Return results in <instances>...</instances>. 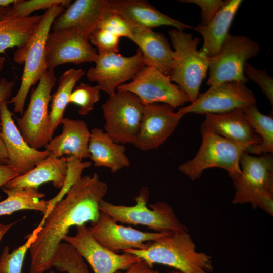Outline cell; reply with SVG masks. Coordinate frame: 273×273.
Here are the masks:
<instances>
[{
	"label": "cell",
	"instance_id": "cell-1",
	"mask_svg": "<svg viewBox=\"0 0 273 273\" xmlns=\"http://www.w3.org/2000/svg\"><path fill=\"white\" fill-rule=\"evenodd\" d=\"M108 190L96 173L81 176L52 209L29 248V273H44L53 267L58 248L71 227L97 222L99 205Z\"/></svg>",
	"mask_w": 273,
	"mask_h": 273
},
{
	"label": "cell",
	"instance_id": "cell-28",
	"mask_svg": "<svg viewBox=\"0 0 273 273\" xmlns=\"http://www.w3.org/2000/svg\"><path fill=\"white\" fill-rule=\"evenodd\" d=\"M7 198L0 202V216L10 215L23 210L39 211L44 215L48 209V201L41 199L46 195L32 188L7 189L1 187Z\"/></svg>",
	"mask_w": 273,
	"mask_h": 273
},
{
	"label": "cell",
	"instance_id": "cell-44",
	"mask_svg": "<svg viewBox=\"0 0 273 273\" xmlns=\"http://www.w3.org/2000/svg\"><path fill=\"white\" fill-rule=\"evenodd\" d=\"M17 222V221H14L8 224L0 223V242L4 235Z\"/></svg>",
	"mask_w": 273,
	"mask_h": 273
},
{
	"label": "cell",
	"instance_id": "cell-25",
	"mask_svg": "<svg viewBox=\"0 0 273 273\" xmlns=\"http://www.w3.org/2000/svg\"><path fill=\"white\" fill-rule=\"evenodd\" d=\"M88 149L89 158L96 167L107 168L115 173L130 164L124 145L114 142L101 128L91 130Z\"/></svg>",
	"mask_w": 273,
	"mask_h": 273
},
{
	"label": "cell",
	"instance_id": "cell-48",
	"mask_svg": "<svg viewBox=\"0 0 273 273\" xmlns=\"http://www.w3.org/2000/svg\"><path fill=\"white\" fill-rule=\"evenodd\" d=\"M167 273H184V272L178 270L174 269L173 270H171Z\"/></svg>",
	"mask_w": 273,
	"mask_h": 273
},
{
	"label": "cell",
	"instance_id": "cell-31",
	"mask_svg": "<svg viewBox=\"0 0 273 273\" xmlns=\"http://www.w3.org/2000/svg\"><path fill=\"white\" fill-rule=\"evenodd\" d=\"M53 266L67 273H90L84 259L69 243L62 242L57 250ZM48 273H57L50 271Z\"/></svg>",
	"mask_w": 273,
	"mask_h": 273
},
{
	"label": "cell",
	"instance_id": "cell-34",
	"mask_svg": "<svg viewBox=\"0 0 273 273\" xmlns=\"http://www.w3.org/2000/svg\"><path fill=\"white\" fill-rule=\"evenodd\" d=\"M101 90L98 85L92 86L82 82L73 89L69 96L68 103L79 107L80 115H86L93 110L95 104L99 101Z\"/></svg>",
	"mask_w": 273,
	"mask_h": 273
},
{
	"label": "cell",
	"instance_id": "cell-43",
	"mask_svg": "<svg viewBox=\"0 0 273 273\" xmlns=\"http://www.w3.org/2000/svg\"><path fill=\"white\" fill-rule=\"evenodd\" d=\"M8 160L6 150L1 135L0 130V164H7Z\"/></svg>",
	"mask_w": 273,
	"mask_h": 273
},
{
	"label": "cell",
	"instance_id": "cell-7",
	"mask_svg": "<svg viewBox=\"0 0 273 273\" xmlns=\"http://www.w3.org/2000/svg\"><path fill=\"white\" fill-rule=\"evenodd\" d=\"M174 49V61L169 76L188 96L191 103L197 99L200 85L209 68L210 58L197 49L200 40L176 29L169 32Z\"/></svg>",
	"mask_w": 273,
	"mask_h": 273
},
{
	"label": "cell",
	"instance_id": "cell-13",
	"mask_svg": "<svg viewBox=\"0 0 273 273\" xmlns=\"http://www.w3.org/2000/svg\"><path fill=\"white\" fill-rule=\"evenodd\" d=\"M95 63L87 72V78L97 82L101 90L109 96L114 94L120 85L132 79L146 66L139 49L130 57L115 52L98 53Z\"/></svg>",
	"mask_w": 273,
	"mask_h": 273
},
{
	"label": "cell",
	"instance_id": "cell-4",
	"mask_svg": "<svg viewBox=\"0 0 273 273\" xmlns=\"http://www.w3.org/2000/svg\"><path fill=\"white\" fill-rule=\"evenodd\" d=\"M202 143L195 156L178 167L191 180L200 177L207 169L217 167L226 170L233 180L241 174L240 161L247 146L230 141L211 130L203 122L201 125Z\"/></svg>",
	"mask_w": 273,
	"mask_h": 273
},
{
	"label": "cell",
	"instance_id": "cell-46",
	"mask_svg": "<svg viewBox=\"0 0 273 273\" xmlns=\"http://www.w3.org/2000/svg\"><path fill=\"white\" fill-rule=\"evenodd\" d=\"M8 8L0 7V21L8 16L9 14Z\"/></svg>",
	"mask_w": 273,
	"mask_h": 273
},
{
	"label": "cell",
	"instance_id": "cell-22",
	"mask_svg": "<svg viewBox=\"0 0 273 273\" xmlns=\"http://www.w3.org/2000/svg\"><path fill=\"white\" fill-rule=\"evenodd\" d=\"M205 115L204 122L207 126L230 141L247 146L248 148L261 143V139L251 127L241 108L222 113Z\"/></svg>",
	"mask_w": 273,
	"mask_h": 273
},
{
	"label": "cell",
	"instance_id": "cell-17",
	"mask_svg": "<svg viewBox=\"0 0 273 273\" xmlns=\"http://www.w3.org/2000/svg\"><path fill=\"white\" fill-rule=\"evenodd\" d=\"M183 116L166 104L144 106L139 132L133 144L143 151L158 148L173 133Z\"/></svg>",
	"mask_w": 273,
	"mask_h": 273
},
{
	"label": "cell",
	"instance_id": "cell-18",
	"mask_svg": "<svg viewBox=\"0 0 273 273\" xmlns=\"http://www.w3.org/2000/svg\"><path fill=\"white\" fill-rule=\"evenodd\" d=\"M8 104L7 100L0 105L1 135L7 154V165L22 175L46 159L49 154L46 150L33 148L26 142L14 121Z\"/></svg>",
	"mask_w": 273,
	"mask_h": 273
},
{
	"label": "cell",
	"instance_id": "cell-11",
	"mask_svg": "<svg viewBox=\"0 0 273 273\" xmlns=\"http://www.w3.org/2000/svg\"><path fill=\"white\" fill-rule=\"evenodd\" d=\"M167 75L152 66H146L128 83L120 85L117 90L135 95L144 106L164 103L175 108L190 102L188 96Z\"/></svg>",
	"mask_w": 273,
	"mask_h": 273
},
{
	"label": "cell",
	"instance_id": "cell-41",
	"mask_svg": "<svg viewBox=\"0 0 273 273\" xmlns=\"http://www.w3.org/2000/svg\"><path fill=\"white\" fill-rule=\"evenodd\" d=\"M19 175L17 171L12 166L7 164H0V188ZM1 198L0 196V199Z\"/></svg>",
	"mask_w": 273,
	"mask_h": 273
},
{
	"label": "cell",
	"instance_id": "cell-19",
	"mask_svg": "<svg viewBox=\"0 0 273 273\" xmlns=\"http://www.w3.org/2000/svg\"><path fill=\"white\" fill-rule=\"evenodd\" d=\"M109 11L107 0H76L55 18L52 31L72 30L89 37Z\"/></svg>",
	"mask_w": 273,
	"mask_h": 273
},
{
	"label": "cell",
	"instance_id": "cell-37",
	"mask_svg": "<svg viewBox=\"0 0 273 273\" xmlns=\"http://www.w3.org/2000/svg\"><path fill=\"white\" fill-rule=\"evenodd\" d=\"M243 72L248 79L257 84L272 105L273 79L266 71L257 69L246 62L244 66Z\"/></svg>",
	"mask_w": 273,
	"mask_h": 273
},
{
	"label": "cell",
	"instance_id": "cell-20",
	"mask_svg": "<svg viewBox=\"0 0 273 273\" xmlns=\"http://www.w3.org/2000/svg\"><path fill=\"white\" fill-rule=\"evenodd\" d=\"M107 5L110 12L121 17L133 28L152 29L165 25L179 31L193 28L161 13L146 1L107 0Z\"/></svg>",
	"mask_w": 273,
	"mask_h": 273
},
{
	"label": "cell",
	"instance_id": "cell-14",
	"mask_svg": "<svg viewBox=\"0 0 273 273\" xmlns=\"http://www.w3.org/2000/svg\"><path fill=\"white\" fill-rule=\"evenodd\" d=\"M63 241L77 251L89 263L94 273H115L125 270L142 259L129 253L118 254L103 247L91 236L86 224L76 226L75 235H67Z\"/></svg>",
	"mask_w": 273,
	"mask_h": 273
},
{
	"label": "cell",
	"instance_id": "cell-47",
	"mask_svg": "<svg viewBox=\"0 0 273 273\" xmlns=\"http://www.w3.org/2000/svg\"><path fill=\"white\" fill-rule=\"evenodd\" d=\"M5 61V58L4 57L0 56V71L3 69L4 67Z\"/></svg>",
	"mask_w": 273,
	"mask_h": 273
},
{
	"label": "cell",
	"instance_id": "cell-35",
	"mask_svg": "<svg viewBox=\"0 0 273 273\" xmlns=\"http://www.w3.org/2000/svg\"><path fill=\"white\" fill-rule=\"evenodd\" d=\"M71 3L70 0H15L12 6L8 8V11L11 16L24 18L37 10H47L57 6L66 8Z\"/></svg>",
	"mask_w": 273,
	"mask_h": 273
},
{
	"label": "cell",
	"instance_id": "cell-45",
	"mask_svg": "<svg viewBox=\"0 0 273 273\" xmlns=\"http://www.w3.org/2000/svg\"><path fill=\"white\" fill-rule=\"evenodd\" d=\"M15 0H0V7L4 8H9L11 5H13Z\"/></svg>",
	"mask_w": 273,
	"mask_h": 273
},
{
	"label": "cell",
	"instance_id": "cell-33",
	"mask_svg": "<svg viewBox=\"0 0 273 273\" xmlns=\"http://www.w3.org/2000/svg\"><path fill=\"white\" fill-rule=\"evenodd\" d=\"M66 158L68 163V172L64 185L54 197L47 200L48 209L38 225L39 226H42L45 219L54 205L64 197L70 187L81 177L83 170L92 166V162L89 161L83 162L72 157Z\"/></svg>",
	"mask_w": 273,
	"mask_h": 273
},
{
	"label": "cell",
	"instance_id": "cell-10",
	"mask_svg": "<svg viewBox=\"0 0 273 273\" xmlns=\"http://www.w3.org/2000/svg\"><path fill=\"white\" fill-rule=\"evenodd\" d=\"M260 51L259 43L243 35L229 34L219 53L210 58L208 85L227 81H241L248 79L243 72L247 60Z\"/></svg>",
	"mask_w": 273,
	"mask_h": 273
},
{
	"label": "cell",
	"instance_id": "cell-8",
	"mask_svg": "<svg viewBox=\"0 0 273 273\" xmlns=\"http://www.w3.org/2000/svg\"><path fill=\"white\" fill-rule=\"evenodd\" d=\"M54 72L47 71L32 88L27 108L20 118H16L17 126L26 142L39 150L52 140L54 133L49 118L48 106L55 86Z\"/></svg>",
	"mask_w": 273,
	"mask_h": 273
},
{
	"label": "cell",
	"instance_id": "cell-6",
	"mask_svg": "<svg viewBox=\"0 0 273 273\" xmlns=\"http://www.w3.org/2000/svg\"><path fill=\"white\" fill-rule=\"evenodd\" d=\"M135 199L136 203L132 206L115 205L103 199L99 210L116 222L147 226L154 232L175 233L188 231L173 208L166 202L151 204L149 205L150 209L147 207L149 190L147 187L142 188Z\"/></svg>",
	"mask_w": 273,
	"mask_h": 273
},
{
	"label": "cell",
	"instance_id": "cell-27",
	"mask_svg": "<svg viewBox=\"0 0 273 273\" xmlns=\"http://www.w3.org/2000/svg\"><path fill=\"white\" fill-rule=\"evenodd\" d=\"M43 14L24 18L11 16L0 21V53L14 47L24 46L32 36Z\"/></svg>",
	"mask_w": 273,
	"mask_h": 273
},
{
	"label": "cell",
	"instance_id": "cell-39",
	"mask_svg": "<svg viewBox=\"0 0 273 273\" xmlns=\"http://www.w3.org/2000/svg\"><path fill=\"white\" fill-rule=\"evenodd\" d=\"M181 3L194 4L201 8V21L199 25H207L215 16L224 3L221 0H181Z\"/></svg>",
	"mask_w": 273,
	"mask_h": 273
},
{
	"label": "cell",
	"instance_id": "cell-12",
	"mask_svg": "<svg viewBox=\"0 0 273 273\" xmlns=\"http://www.w3.org/2000/svg\"><path fill=\"white\" fill-rule=\"evenodd\" d=\"M252 91L241 81H227L213 84L206 92L199 94L190 104L180 107L183 116L190 113H222L256 103Z\"/></svg>",
	"mask_w": 273,
	"mask_h": 273
},
{
	"label": "cell",
	"instance_id": "cell-29",
	"mask_svg": "<svg viewBox=\"0 0 273 273\" xmlns=\"http://www.w3.org/2000/svg\"><path fill=\"white\" fill-rule=\"evenodd\" d=\"M82 69H69L61 75L59 84L55 93L52 95L49 118L51 125L54 131L64 118V112L76 83L85 74Z\"/></svg>",
	"mask_w": 273,
	"mask_h": 273
},
{
	"label": "cell",
	"instance_id": "cell-32",
	"mask_svg": "<svg viewBox=\"0 0 273 273\" xmlns=\"http://www.w3.org/2000/svg\"><path fill=\"white\" fill-rule=\"evenodd\" d=\"M41 227L37 226L26 236L27 240L19 247L9 252V247L5 246L0 256V273H23L22 267L25 255L36 239Z\"/></svg>",
	"mask_w": 273,
	"mask_h": 273
},
{
	"label": "cell",
	"instance_id": "cell-16",
	"mask_svg": "<svg viewBox=\"0 0 273 273\" xmlns=\"http://www.w3.org/2000/svg\"><path fill=\"white\" fill-rule=\"evenodd\" d=\"M88 38L72 30L50 32L46 42L48 71L54 72L57 66L67 63H95L98 52Z\"/></svg>",
	"mask_w": 273,
	"mask_h": 273
},
{
	"label": "cell",
	"instance_id": "cell-23",
	"mask_svg": "<svg viewBox=\"0 0 273 273\" xmlns=\"http://www.w3.org/2000/svg\"><path fill=\"white\" fill-rule=\"evenodd\" d=\"M128 39L139 47L146 66L153 67L164 74L169 75L174 52L164 35L152 29L133 28Z\"/></svg>",
	"mask_w": 273,
	"mask_h": 273
},
{
	"label": "cell",
	"instance_id": "cell-30",
	"mask_svg": "<svg viewBox=\"0 0 273 273\" xmlns=\"http://www.w3.org/2000/svg\"><path fill=\"white\" fill-rule=\"evenodd\" d=\"M244 113L255 133L261 139L259 145L249 147L245 152L261 155L273 152V118L262 114L256 103L242 108Z\"/></svg>",
	"mask_w": 273,
	"mask_h": 273
},
{
	"label": "cell",
	"instance_id": "cell-36",
	"mask_svg": "<svg viewBox=\"0 0 273 273\" xmlns=\"http://www.w3.org/2000/svg\"><path fill=\"white\" fill-rule=\"evenodd\" d=\"M96 29L108 31L120 38L126 37L129 38L132 34L133 28L121 17L109 11L102 18Z\"/></svg>",
	"mask_w": 273,
	"mask_h": 273
},
{
	"label": "cell",
	"instance_id": "cell-40",
	"mask_svg": "<svg viewBox=\"0 0 273 273\" xmlns=\"http://www.w3.org/2000/svg\"><path fill=\"white\" fill-rule=\"evenodd\" d=\"M115 273H159L153 269L146 261L141 259L125 270H118Z\"/></svg>",
	"mask_w": 273,
	"mask_h": 273
},
{
	"label": "cell",
	"instance_id": "cell-9",
	"mask_svg": "<svg viewBox=\"0 0 273 273\" xmlns=\"http://www.w3.org/2000/svg\"><path fill=\"white\" fill-rule=\"evenodd\" d=\"M104 130L116 143H133L139 132L144 105L134 94L117 90L102 106Z\"/></svg>",
	"mask_w": 273,
	"mask_h": 273
},
{
	"label": "cell",
	"instance_id": "cell-15",
	"mask_svg": "<svg viewBox=\"0 0 273 273\" xmlns=\"http://www.w3.org/2000/svg\"><path fill=\"white\" fill-rule=\"evenodd\" d=\"M88 229L97 242L115 253L129 249H145L148 242L171 234L142 232L130 226L119 225L108 215L102 212L98 220L91 223Z\"/></svg>",
	"mask_w": 273,
	"mask_h": 273
},
{
	"label": "cell",
	"instance_id": "cell-21",
	"mask_svg": "<svg viewBox=\"0 0 273 273\" xmlns=\"http://www.w3.org/2000/svg\"><path fill=\"white\" fill-rule=\"evenodd\" d=\"M61 134L53 138L44 148L48 157L59 158L68 155L82 161L89 158L90 131L82 120L63 118Z\"/></svg>",
	"mask_w": 273,
	"mask_h": 273
},
{
	"label": "cell",
	"instance_id": "cell-26",
	"mask_svg": "<svg viewBox=\"0 0 273 273\" xmlns=\"http://www.w3.org/2000/svg\"><path fill=\"white\" fill-rule=\"evenodd\" d=\"M67 172L68 163L65 157L59 158L48 157L27 173L19 175L3 187L7 189H38L41 185L52 182L54 187L61 190L64 185Z\"/></svg>",
	"mask_w": 273,
	"mask_h": 273
},
{
	"label": "cell",
	"instance_id": "cell-2",
	"mask_svg": "<svg viewBox=\"0 0 273 273\" xmlns=\"http://www.w3.org/2000/svg\"><path fill=\"white\" fill-rule=\"evenodd\" d=\"M122 252L136 255L151 266L155 263L174 268L184 273H212V257L197 252L187 232L171 233L148 242L143 249H129Z\"/></svg>",
	"mask_w": 273,
	"mask_h": 273
},
{
	"label": "cell",
	"instance_id": "cell-5",
	"mask_svg": "<svg viewBox=\"0 0 273 273\" xmlns=\"http://www.w3.org/2000/svg\"><path fill=\"white\" fill-rule=\"evenodd\" d=\"M241 175L233 181L234 204L250 203L270 215L273 213L272 153L254 156L244 152L240 159Z\"/></svg>",
	"mask_w": 273,
	"mask_h": 273
},
{
	"label": "cell",
	"instance_id": "cell-3",
	"mask_svg": "<svg viewBox=\"0 0 273 273\" xmlns=\"http://www.w3.org/2000/svg\"><path fill=\"white\" fill-rule=\"evenodd\" d=\"M65 8L57 6L46 10L34 33L22 47L17 48L13 60L24 64L21 82L16 95L8 100L13 105L15 113L22 114L30 88L39 82L48 71L46 63V42L55 18Z\"/></svg>",
	"mask_w": 273,
	"mask_h": 273
},
{
	"label": "cell",
	"instance_id": "cell-38",
	"mask_svg": "<svg viewBox=\"0 0 273 273\" xmlns=\"http://www.w3.org/2000/svg\"><path fill=\"white\" fill-rule=\"evenodd\" d=\"M88 39L97 48L98 53L118 52L120 37L108 31L96 29L89 35Z\"/></svg>",
	"mask_w": 273,
	"mask_h": 273
},
{
	"label": "cell",
	"instance_id": "cell-42",
	"mask_svg": "<svg viewBox=\"0 0 273 273\" xmlns=\"http://www.w3.org/2000/svg\"><path fill=\"white\" fill-rule=\"evenodd\" d=\"M14 85V82L13 81H9L5 78H2L0 79V105L4 101L9 100L12 94Z\"/></svg>",
	"mask_w": 273,
	"mask_h": 273
},
{
	"label": "cell",
	"instance_id": "cell-24",
	"mask_svg": "<svg viewBox=\"0 0 273 273\" xmlns=\"http://www.w3.org/2000/svg\"><path fill=\"white\" fill-rule=\"evenodd\" d=\"M242 3L241 0L225 1L221 9L206 25H198L194 29L203 38L200 51L210 58L217 55L229 35L235 15Z\"/></svg>",
	"mask_w": 273,
	"mask_h": 273
}]
</instances>
